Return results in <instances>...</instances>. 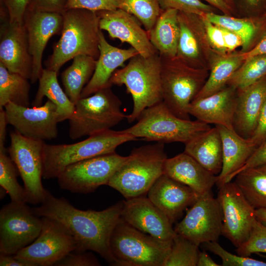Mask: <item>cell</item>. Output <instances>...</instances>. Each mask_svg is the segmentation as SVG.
Instances as JSON below:
<instances>
[{"instance_id":"obj_1","label":"cell","mask_w":266,"mask_h":266,"mask_svg":"<svg viewBox=\"0 0 266 266\" xmlns=\"http://www.w3.org/2000/svg\"><path fill=\"white\" fill-rule=\"evenodd\" d=\"M123 201L101 210H82L64 198H56L45 189L40 205L32 208L39 217L54 219L69 232L76 242V251H92L98 253L111 265L116 266L110 240L112 232L121 218Z\"/></svg>"},{"instance_id":"obj_2","label":"cell","mask_w":266,"mask_h":266,"mask_svg":"<svg viewBox=\"0 0 266 266\" xmlns=\"http://www.w3.org/2000/svg\"><path fill=\"white\" fill-rule=\"evenodd\" d=\"M61 36L45 62L46 68L58 72L67 61L78 55L97 60L100 55L99 17L85 9H67L63 14Z\"/></svg>"},{"instance_id":"obj_3","label":"cell","mask_w":266,"mask_h":266,"mask_svg":"<svg viewBox=\"0 0 266 266\" xmlns=\"http://www.w3.org/2000/svg\"><path fill=\"white\" fill-rule=\"evenodd\" d=\"M109 85L126 86L133 101L127 121L131 123L137 120L146 108L163 101L160 55L157 53L149 57L139 54L133 57L126 66L113 73Z\"/></svg>"},{"instance_id":"obj_4","label":"cell","mask_w":266,"mask_h":266,"mask_svg":"<svg viewBox=\"0 0 266 266\" xmlns=\"http://www.w3.org/2000/svg\"><path fill=\"white\" fill-rule=\"evenodd\" d=\"M138 139L122 131L106 130L89 135L72 144L45 143L43 152V178H57L67 166L96 156L116 152L122 144Z\"/></svg>"},{"instance_id":"obj_5","label":"cell","mask_w":266,"mask_h":266,"mask_svg":"<svg viewBox=\"0 0 266 266\" xmlns=\"http://www.w3.org/2000/svg\"><path fill=\"white\" fill-rule=\"evenodd\" d=\"M130 156L129 160L115 172L107 184L127 200L148 193L164 174L167 158L164 143L161 142L134 148Z\"/></svg>"},{"instance_id":"obj_6","label":"cell","mask_w":266,"mask_h":266,"mask_svg":"<svg viewBox=\"0 0 266 266\" xmlns=\"http://www.w3.org/2000/svg\"><path fill=\"white\" fill-rule=\"evenodd\" d=\"M210 128L209 124L199 120L177 117L162 101L146 108L136 124L123 130L137 139L163 143L185 144Z\"/></svg>"},{"instance_id":"obj_7","label":"cell","mask_w":266,"mask_h":266,"mask_svg":"<svg viewBox=\"0 0 266 266\" xmlns=\"http://www.w3.org/2000/svg\"><path fill=\"white\" fill-rule=\"evenodd\" d=\"M172 240L164 241L144 233L121 218L115 227L110 247L116 266H164Z\"/></svg>"},{"instance_id":"obj_8","label":"cell","mask_w":266,"mask_h":266,"mask_svg":"<svg viewBox=\"0 0 266 266\" xmlns=\"http://www.w3.org/2000/svg\"><path fill=\"white\" fill-rule=\"evenodd\" d=\"M111 87L80 98L75 104L74 112L68 120L71 139L110 130L127 119V115L121 110L122 102Z\"/></svg>"},{"instance_id":"obj_9","label":"cell","mask_w":266,"mask_h":266,"mask_svg":"<svg viewBox=\"0 0 266 266\" xmlns=\"http://www.w3.org/2000/svg\"><path fill=\"white\" fill-rule=\"evenodd\" d=\"M161 59L163 101L176 116L190 120L188 107L204 84L203 74L176 57Z\"/></svg>"},{"instance_id":"obj_10","label":"cell","mask_w":266,"mask_h":266,"mask_svg":"<svg viewBox=\"0 0 266 266\" xmlns=\"http://www.w3.org/2000/svg\"><path fill=\"white\" fill-rule=\"evenodd\" d=\"M116 152L84 160L66 167L57 177L62 190L88 194L106 185L115 172L130 159Z\"/></svg>"},{"instance_id":"obj_11","label":"cell","mask_w":266,"mask_h":266,"mask_svg":"<svg viewBox=\"0 0 266 266\" xmlns=\"http://www.w3.org/2000/svg\"><path fill=\"white\" fill-rule=\"evenodd\" d=\"M8 152L24 183L27 203L41 204L44 198L42 183L44 140L26 137L15 131L10 134Z\"/></svg>"},{"instance_id":"obj_12","label":"cell","mask_w":266,"mask_h":266,"mask_svg":"<svg viewBox=\"0 0 266 266\" xmlns=\"http://www.w3.org/2000/svg\"><path fill=\"white\" fill-rule=\"evenodd\" d=\"M25 202L11 201L0 210V253L15 255L39 235L41 218Z\"/></svg>"},{"instance_id":"obj_13","label":"cell","mask_w":266,"mask_h":266,"mask_svg":"<svg viewBox=\"0 0 266 266\" xmlns=\"http://www.w3.org/2000/svg\"><path fill=\"white\" fill-rule=\"evenodd\" d=\"M42 227L36 239L18 251L15 257L34 266H51L76 249L69 232L58 221L41 217Z\"/></svg>"},{"instance_id":"obj_14","label":"cell","mask_w":266,"mask_h":266,"mask_svg":"<svg viewBox=\"0 0 266 266\" xmlns=\"http://www.w3.org/2000/svg\"><path fill=\"white\" fill-rule=\"evenodd\" d=\"M223 218L220 203L211 191L200 195L174 228L175 232L198 245L217 241L222 233Z\"/></svg>"},{"instance_id":"obj_15","label":"cell","mask_w":266,"mask_h":266,"mask_svg":"<svg viewBox=\"0 0 266 266\" xmlns=\"http://www.w3.org/2000/svg\"><path fill=\"white\" fill-rule=\"evenodd\" d=\"M218 187L217 198L222 213V234L237 248L249 236L256 218L255 209L234 182L225 183Z\"/></svg>"},{"instance_id":"obj_16","label":"cell","mask_w":266,"mask_h":266,"mask_svg":"<svg viewBox=\"0 0 266 266\" xmlns=\"http://www.w3.org/2000/svg\"><path fill=\"white\" fill-rule=\"evenodd\" d=\"M4 108L8 124L22 135L42 140L57 137L59 115L57 106L50 100L43 105L32 108L12 102Z\"/></svg>"},{"instance_id":"obj_17","label":"cell","mask_w":266,"mask_h":266,"mask_svg":"<svg viewBox=\"0 0 266 266\" xmlns=\"http://www.w3.org/2000/svg\"><path fill=\"white\" fill-rule=\"evenodd\" d=\"M96 12L100 30L107 32L111 38L128 43L144 57L158 53L150 41L148 32L132 14L120 8Z\"/></svg>"},{"instance_id":"obj_18","label":"cell","mask_w":266,"mask_h":266,"mask_svg":"<svg viewBox=\"0 0 266 266\" xmlns=\"http://www.w3.org/2000/svg\"><path fill=\"white\" fill-rule=\"evenodd\" d=\"M121 218L137 230L162 240H172L176 234L166 214L143 196L124 201Z\"/></svg>"},{"instance_id":"obj_19","label":"cell","mask_w":266,"mask_h":266,"mask_svg":"<svg viewBox=\"0 0 266 266\" xmlns=\"http://www.w3.org/2000/svg\"><path fill=\"white\" fill-rule=\"evenodd\" d=\"M64 23L63 15L60 13L27 9L24 19L29 47L33 58L32 83L39 79L43 68L42 58L49 39L61 33Z\"/></svg>"},{"instance_id":"obj_20","label":"cell","mask_w":266,"mask_h":266,"mask_svg":"<svg viewBox=\"0 0 266 266\" xmlns=\"http://www.w3.org/2000/svg\"><path fill=\"white\" fill-rule=\"evenodd\" d=\"M0 63L10 72L31 79L33 58L24 22H5L1 28Z\"/></svg>"},{"instance_id":"obj_21","label":"cell","mask_w":266,"mask_h":266,"mask_svg":"<svg viewBox=\"0 0 266 266\" xmlns=\"http://www.w3.org/2000/svg\"><path fill=\"white\" fill-rule=\"evenodd\" d=\"M148 199L174 223L200 195L189 186L163 174L147 193Z\"/></svg>"},{"instance_id":"obj_22","label":"cell","mask_w":266,"mask_h":266,"mask_svg":"<svg viewBox=\"0 0 266 266\" xmlns=\"http://www.w3.org/2000/svg\"><path fill=\"white\" fill-rule=\"evenodd\" d=\"M235 90L231 86L208 96L194 99L188 107L189 115L208 124L233 129L237 99Z\"/></svg>"},{"instance_id":"obj_23","label":"cell","mask_w":266,"mask_h":266,"mask_svg":"<svg viewBox=\"0 0 266 266\" xmlns=\"http://www.w3.org/2000/svg\"><path fill=\"white\" fill-rule=\"evenodd\" d=\"M100 55L94 74L83 88L81 98L91 96L109 85V81L117 68L124 63L139 54L133 48L121 49L112 46L106 40L100 30Z\"/></svg>"},{"instance_id":"obj_24","label":"cell","mask_w":266,"mask_h":266,"mask_svg":"<svg viewBox=\"0 0 266 266\" xmlns=\"http://www.w3.org/2000/svg\"><path fill=\"white\" fill-rule=\"evenodd\" d=\"M239 91L233 129L242 137L249 139L255 129L266 100V76L252 85Z\"/></svg>"},{"instance_id":"obj_25","label":"cell","mask_w":266,"mask_h":266,"mask_svg":"<svg viewBox=\"0 0 266 266\" xmlns=\"http://www.w3.org/2000/svg\"><path fill=\"white\" fill-rule=\"evenodd\" d=\"M164 174L184 184L200 195L211 191L217 180L215 175L185 152L166 158Z\"/></svg>"},{"instance_id":"obj_26","label":"cell","mask_w":266,"mask_h":266,"mask_svg":"<svg viewBox=\"0 0 266 266\" xmlns=\"http://www.w3.org/2000/svg\"><path fill=\"white\" fill-rule=\"evenodd\" d=\"M215 126L219 131L222 143V168L216 183L219 187L232 181L235 173L245 164L257 147L233 129Z\"/></svg>"},{"instance_id":"obj_27","label":"cell","mask_w":266,"mask_h":266,"mask_svg":"<svg viewBox=\"0 0 266 266\" xmlns=\"http://www.w3.org/2000/svg\"><path fill=\"white\" fill-rule=\"evenodd\" d=\"M184 152L205 169L218 175L222 168V143L219 131L215 126L185 144Z\"/></svg>"},{"instance_id":"obj_28","label":"cell","mask_w":266,"mask_h":266,"mask_svg":"<svg viewBox=\"0 0 266 266\" xmlns=\"http://www.w3.org/2000/svg\"><path fill=\"white\" fill-rule=\"evenodd\" d=\"M178 13L175 9L162 10L148 32L151 43L162 57H176L180 36Z\"/></svg>"},{"instance_id":"obj_29","label":"cell","mask_w":266,"mask_h":266,"mask_svg":"<svg viewBox=\"0 0 266 266\" xmlns=\"http://www.w3.org/2000/svg\"><path fill=\"white\" fill-rule=\"evenodd\" d=\"M212 23L227 29L237 34L242 41V51L246 52L257 36L261 37L266 30V16L259 18L239 19L229 15H220L214 12L201 16Z\"/></svg>"},{"instance_id":"obj_30","label":"cell","mask_w":266,"mask_h":266,"mask_svg":"<svg viewBox=\"0 0 266 266\" xmlns=\"http://www.w3.org/2000/svg\"><path fill=\"white\" fill-rule=\"evenodd\" d=\"M58 72L43 68L38 79L39 86L32 102L33 106L41 105L44 97L53 102L57 107L60 122L69 120L75 109L73 103L61 87L57 79Z\"/></svg>"},{"instance_id":"obj_31","label":"cell","mask_w":266,"mask_h":266,"mask_svg":"<svg viewBox=\"0 0 266 266\" xmlns=\"http://www.w3.org/2000/svg\"><path fill=\"white\" fill-rule=\"evenodd\" d=\"M97 60L91 56L78 55L61 74L66 94L74 104L81 98L83 88L89 82L95 70Z\"/></svg>"},{"instance_id":"obj_32","label":"cell","mask_w":266,"mask_h":266,"mask_svg":"<svg viewBox=\"0 0 266 266\" xmlns=\"http://www.w3.org/2000/svg\"><path fill=\"white\" fill-rule=\"evenodd\" d=\"M234 178L233 182L255 210L266 209V164L244 169Z\"/></svg>"},{"instance_id":"obj_33","label":"cell","mask_w":266,"mask_h":266,"mask_svg":"<svg viewBox=\"0 0 266 266\" xmlns=\"http://www.w3.org/2000/svg\"><path fill=\"white\" fill-rule=\"evenodd\" d=\"M244 62L241 54L224 56L218 59L212 66L207 80L195 99L208 96L224 89Z\"/></svg>"},{"instance_id":"obj_34","label":"cell","mask_w":266,"mask_h":266,"mask_svg":"<svg viewBox=\"0 0 266 266\" xmlns=\"http://www.w3.org/2000/svg\"><path fill=\"white\" fill-rule=\"evenodd\" d=\"M30 90L28 79L9 71L0 63V108L9 102L29 107Z\"/></svg>"},{"instance_id":"obj_35","label":"cell","mask_w":266,"mask_h":266,"mask_svg":"<svg viewBox=\"0 0 266 266\" xmlns=\"http://www.w3.org/2000/svg\"><path fill=\"white\" fill-rule=\"evenodd\" d=\"M266 76V54L256 55L244 61L228 83L238 90L244 89Z\"/></svg>"},{"instance_id":"obj_36","label":"cell","mask_w":266,"mask_h":266,"mask_svg":"<svg viewBox=\"0 0 266 266\" xmlns=\"http://www.w3.org/2000/svg\"><path fill=\"white\" fill-rule=\"evenodd\" d=\"M118 8L135 16L149 32L160 15L158 0H117Z\"/></svg>"},{"instance_id":"obj_37","label":"cell","mask_w":266,"mask_h":266,"mask_svg":"<svg viewBox=\"0 0 266 266\" xmlns=\"http://www.w3.org/2000/svg\"><path fill=\"white\" fill-rule=\"evenodd\" d=\"M18 170L6 150L0 151V186L9 195L11 201L25 202L26 193L18 182ZM27 203V202H26Z\"/></svg>"},{"instance_id":"obj_38","label":"cell","mask_w":266,"mask_h":266,"mask_svg":"<svg viewBox=\"0 0 266 266\" xmlns=\"http://www.w3.org/2000/svg\"><path fill=\"white\" fill-rule=\"evenodd\" d=\"M199 245L176 233L164 266H197Z\"/></svg>"},{"instance_id":"obj_39","label":"cell","mask_w":266,"mask_h":266,"mask_svg":"<svg viewBox=\"0 0 266 266\" xmlns=\"http://www.w3.org/2000/svg\"><path fill=\"white\" fill-rule=\"evenodd\" d=\"M178 21L180 36L176 57L183 62L194 61L200 54L197 36L184 12L179 11Z\"/></svg>"},{"instance_id":"obj_40","label":"cell","mask_w":266,"mask_h":266,"mask_svg":"<svg viewBox=\"0 0 266 266\" xmlns=\"http://www.w3.org/2000/svg\"><path fill=\"white\" fill-rule=\"evenodd\" d=\"M237 255L249 257L254 253H266V226L256 218L247 240L236 248Z\"/></svg>"},{"instance_id":"obj_41","label":"cell","mask_w":266,"mask_h":266,"mask_svg":"<svg viewBox=\"0 0 266 266\" xmlns=\"http://www.w3.org/2000/svg\"><path fill=\"white\" fill-rule=\"evenodd\" d=\"M208 250L221 258L223 266H266V262L249 257L236 255L226 251L217 241L202 243Z\"/></svg>"},{"instance_id":"obj_42","label":"cell","mask_w":266,"mask_h":266,"mask_svg":"<svg viewBox=\"0 0 266 266\" xmlns=\"http://www.w3.org/2000/svg\"><path fill=\"white\" fill-rule=\"evenodd\" d=\"M162 10L175 9L179 11L194 14L201 16L213 12L215 7L206 4L200 0H158Z\"/></svg>"},{"instance_id":"obj_43","label":"cell","mask_w":266,"mask_h":266,"mask_svg":"<svg viewBox=\"0 0 266 266\" xmlns=\"http://www.w3.org/2000/svg\"><path fill=\"white\" fill-rule=\"evenodd\" d=\"M99 261L88 251L79 252L73 251L57 262L56 266H98Z\"/></svg>"},{"instance_id":"obj_44","label":"cell","mask_w":266,"mask_h":266,"mask_svg":"<svg viewBox=\"0 0 266 266\" xmlns=\"http://www.w3.org/2000/svg\"><path fill=\"white\" fill-rule=\"evenodd\" d=\"M85 9L97 12L118 8L117 0H67V9Z\"/></svg>"},{"instance_id":"obj_45","label":"cell","mask_w":266,"mask_h":266,"mask_svg":"<svg viewBox=\"0 0 266 266\" xmlns=\"http://www.w3.org/2000/svg\"><path fill=\"white\" fill-rule=\"evenodd\" d=\"M199 17L200 18L204 24L207 37L210 44L218 52L225 54L227 50L225 47L221 28L205 18Z\"/></svg>"},{"instance_id":"obj_46","label":"cell","mask_w":266,"mask_h":266,"mask_svg":"<svg viewBox=\"0 0 266 266\" xmlns=\"http://www.w3.org/2000/svg\"><path fill=\"white\" fill-rule=\"evenodd\" d=\"M32 0H0L4 4L10 22L22 23Z\"/></svg>"},{"instance_id":"obj_47","label":"cell","mask_w":266,"mask_h":266,"mask_svg":"<svg viewBox=\"0 0 266 266\" xmlns=\"http://www.w3.org/2000/svg\"><path fill=\"white\" fill-rule=\"evenodd\" d=\"M67 3V0H32L27 9L63 14Z\"/></svg>"},{"instance_id":"obj_48","label":"cell","mask_w":266,"mask_h":266,"mask_svg":"<svg viewBox=\"0 0 266 266\" xmlns=\"http://www.w3.org/2000/svg\"><path fill=\"white\" fill-rule=\"evenodd\" d=\"M249 139L257 148L266 141V100L259 115L255 129Z\"/></svg>"},{"instance_id":"obj_49","label":"cell","mask_w":266,"mask_h":266,"mask_svg":"<svg viewBox=\"0 0 266 266\" xmlns=\"http://www.w3.org/2000/svg\"><path fill=\"white\" fill-rule=\"evenodd\" d=\"M264 164H266V141L256 149L245 164L235 173L233 178L244 169Z\"/></svg>"},{"instance_id":"obj_50","label":"cell","mask_w":266,"mask_h":266,"mask_svg":"<svg viewBox=\"0 0 266 266\" xmlns=\"http://www.w3.org/2000/svg\"><path fill=\"white\" fill-rule=\"evenodd\" d=\"M222 32L225 47L227 51H232L242 46L241 38L236 33L227 29L219 27Z\"/></svg>"},{"instance_id":"obj_51","label":"cell","mask_w":266,"mask_h":266,"mask_svg":"<svg viewBox=\"0 0 266 266\" xmlns=\"http://www.w3.org/2000/svg\"><path fill=\"white\" fill-rule=\"evenodd\" d=\"M247 11L256 14L264 15L266 10V0H239Z\"/></svg>"},{"instance_id":"obj_52","label":"cell","mask_w":266,"mask_h":266,"mask_svg":"<svg viewBox=\"0 0 266 266\" xmlns=\"http://www.w3.org/2000/svg\"><path fill=\"white\" fill-rule=\"evenodd\" d=\"M266 54V30L258 43L251 49L241 54L244 61L252 57Z\"/></svg>"},{"instance_id":"obj_53","label":"cell","mask_w":266,"mask_h":266,"mask_svg":"<svg viewBox=\"0 0 266 266\" xmlns=\"http://www.w3.org/2000/svg\"><path fill=\"white\" fill-rule=\"evenodd\" d=\"M0 266H34L33 264L19 259L14 255L0 253Z\"/></svg>"},{"instance_id":"obj_54","label":"cell","mask_w":266,"mask_h":266,"mask_svg":"<svg viewBox=\"0 0 266 266\" xmlns=\"http://www.w3.org/2000/svg\"><path fill=\"white\" fill-rule=\"evenodd\" d=\"M8 124L4 107L0 108V151L6 150L4 147L6 126Z\"/></svg>"},{"instance_id":"obj_55","label":"cell","mask_w":266,"mask_h":266,"mask_svg":"<svg viewBox=\"0 0 266 266\" xmlns=\"http://www.w3.org/2000/svg\"><path fill=\"white\" fill-rule=\"evenodd\" d=\"M208 2L210 5L221 11L226 15L230 16L233 10L225 0H203Z\"/></svg>"},{"instance_id":"obj_56","label":"cell","mask_w":266,"mask_h":266,"mask_svg":"<svg viewBox=\"0 0 266 266\" xmlns=\"http://www.w3.org/2000/svg\"><path fill=\"white\" fill-rule=\"evenodd\" d=\"M204 251H200L197 266H219Z\"/></svg>"},{"instance_id":"obj_57","label":"cell","mask_w":266,"mask_h":266,"mask_svg":"<svg viewBox=\"0 0 266 266\" xmlns=\"http://www.w3.org/2000/svg\"><path fill=\"white\" fill-rule=\"evenodd\" d=\"M256 219L266 226V209H258L255 210Z\"/></svg>"},{"instance_id":"obj_58","label":"cell","mask_w":266,"mask_h":266,"mask_svg":"<svg viewBox=\"0 0 266 266\" xmlns=\"http://www.w3.org/2000/svg\"><path fill=\"white\" fill-rule=\"evenodd\" d=\"M6 194H7V193L6 190L0 187V199H2Z\"/></svg>"},{"instance_id":"obj_59","label":"cell","mask_w":266,"mask_h":266,"mask_svg":"<svg viewBox=\"0 0 266 266\" xmlns=\"http://www.w3.org/2000/svg\"><path fill=\"white\" fill-rule=\"evenodd\" d=\"M225 1L230 6V7L233 10L234 6H233V0H225Z\"/></svg>"},{"instance_id":"obj_60","label":"cell","mask_w":266,"mask_h":266,"mask_svg":"<svg viewBox=\"0 0 266 266\" xmlns=\"http://www.w3.org/2000/svg\"><path fill=\"white\" fill-rule=\"evenodd\" d=\"M257 254H258V255H260V256H263V257H266V256H264V255H261V254H260V253H257Z\"/></svg>"},{"instance_id":"obj_61","label":"cell","mask_w":266,"mask_h":266,"mask_svg":"<svg viewBox=\"0 0 266 266\" xmlns=\"http://www.w3.org/2000/svg\"><path fill=\"white\" fill-rule=\"evenodd\" d=\"M264 15L266 16V12H265V13Z\"/></svg>"}]
</instances>
